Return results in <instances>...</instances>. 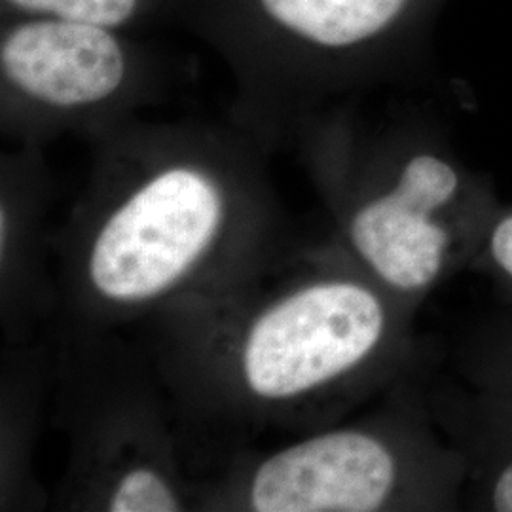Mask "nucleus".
Masks as SVG:
<instances>
[{"label": "nucleus", "mask_w": 512, "mask_h": 512, "mask_svg": "<svg viewBox=\"0 0 512 512\" xmlns=\"http://www.w3.org/2000/svg\"><path fill=\"white\" fill-rule=\"evenodd\" d=\"M105 137L99 167L118 200L93 238L88 277L107 302L137 306L173 289L211 249L253 164L211 129L120 124Z\"/></svg>", "instance_id": "obj_1"}, {"label": "nucleus", "mask_w": 512, "mask_h": 512, "mask_svg": "<svg viewBox=\"0 0 512 512\" xmlns=\"http://www.w3.org/2000/svg\"><path fill=\"white\" fill-rule=\"evenodd\" d=\"M311 148L340 198L349 249L361 270L406 304L471 270L501 203L431 147L359 164L330 129Z\"/></svg>", "instance_id": "obj_2"}, {"label": "nucleus", "mask_w": 512, "mask_h": 512, "mask_svg": "<svg viewBox=\"0 0 512 512\" xmlns=\"http://www.w3.org/2000/svg\"><path fill=\"white\" fill-rule=\"evenodd\" d=\"M421 0H177L173 23L203 40L262 128L361 73L406 33Z\"/></svg>", "instance_id": "obj_3"}, {"label": "nucleus", "mask_w": 512, "mask_h": 512, "mask_svg": "<svg viewBox=\"0 0 512 512\" xmlns=\"http://www.w3.org/2000/svg\"><path fill=\"white\" fill-rule=\"evenodd\" d=\"M463 486L465 461L427 410L283 448L256 469L249 503L258 512L463 511Z\"/></svg>", "instance_id": "obj_4"}, {"label": "nucleus", "mask_w": 512, "mask_h": 512, "mask_svg": "<svg viewBox=\"0 0 512 512\" xmlns=\"http://www.w3.org/2000/svg\"><path fill=\"white\" fill-rule=\"evenodd\" d=\"M171 61L139 33L59 18L0 19L4 124L35 137L120 126L162 92Z\"/></svg>", "instance_id": "obj_5"}, {"label": "nucleus", "mask_w": 512, "mask_h": 512, "mask_svg": "<svg viewBox=\"0 0 512 512\" xmlns=\"http://www.w3.org/2000/svg\"><path fill=\"white\" fill-rule=\"evenodd\" d=\"M408 306L365 270L315 279L253 321L241 378L260 399L289 401L378 374L403 355Z\"/></svg>", "instance_id": "obj_6"}, {"label": "nucleus", "mask_w": 512, "mask_h": 512, "mask_svg": "<svg viewBox=\"0 0 512 512\" xmlns=\"http://www.w3.org/2000/svg\"><path fill=\"white\" fill-rule=\"evenodd\" d=\"M440 431L465 461L463 511L512 512V401L467 382L429 399Z\"/></svg>", "instance_id": "obj_7"}, {"label": "nucleus", "mask_w": 512, "mask_h": 512, "mask_svg": "<svg viewBox=\"0 0 512 512\" xmlns=\"http://www.w3.org/2000/svg\"><path fill=\"white\" fill-rule=\"evenodd\" d=\"M177 0H0L2 18H59L129 33L173 23Z\"/></svg>", "instance_id": "obj_8"}, {"label": "nucleus", "mask_w": 512, "mask_h": 512, "mask_svg": "<svg viewBox=\"0 0 512 512\" xmlns=\"http://www.w3.org/2000/svg\"><path fill=\"white\" fill-rule=\"evenodd\" d=\"M456 366L463 382L512 401V302L465 332Z\"/></svg>", "instance_id": "obj_9"}, {"label": "nucleus", "mask_w": 512, "mask_h": 512, "mask_svg": "<svg viewBox=\"0 0 512 512\" xmlns=\"http://www.w3.org/2000/svg\"><path fill=\"white\" fill-rule=\"evenodd\" d=\"M107 509L112 512H173L181 511V501L158 471L135 467L118 478L110 492Z\"/></svg>", "instance_id": "obj_10"}]
</instances>
